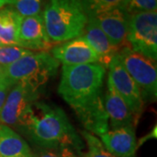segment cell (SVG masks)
<instances>
[{
    "instance_id": "obj_1",
    "label": "cell",
    "mask_w": 157,
    "mask_h": 157,
    "mask_svg": "<svg viewBox=\"0 0 157 157\" xmlns=\"http://www.w3.org/2000/svg\"><path fill=\"white\" fill-rule=\"evenodd\" d=\"M19 129L46 149L69 147L80 152L84 147L64 110L45 101L34 102Z\"/></svg>"
},
{
    "instance_id": "obj_2",
    "label": "cell",
    "mask_w": 157,
    "mask_h": 157,
    "mask_svg": "<svg viewBox=\"0 0 157 157\" xmlns=\"http://www.w3.org/2000/svg\"><path fill=\"white\" fill-rule=\"evenodd\" d=\"M107 69L99 63L63 66L58 92L73 110L102 94Z\"/></svg>"
},
{
    "instance_id": "obj_3",
    "label": "cell",
    "mask_w": 157,
    "mask_h": 157,
    "mask_svg": "<svg viewBox=\"0 0 157 157\" xmlns=\"http://www.w3.org/2000/svg\"><path fill=\"white\" fill-rule=\"evenodd\" d=\"M45 31L53 43L82 36L88 17L79 0H49L42 12Z\"/></svg>"
},
{
    "instance_id": "obj_4",
    "label": "cell",
    "mask_w": 157,
    "mask_h": 157,
    "mask_svg": "<svg viewBox=\"0 0 157 157\" xmlns=\"http://www.w3.org/2000/svg\"><path fill=\"white\" fill-rule=\"evenodd\" d=\"M59 66L48 52H33L4 67L2 74L13 85L23 82L39 90L55 76Z\"/></svg>"
},
{
    "instance_id": "obj_5",
    "label": "cell",
    "mask_w": 157,
    "mask_h": 157,
    "mask_svg": "<svg viewBox=\"0 0 157 157\" xmlns=\"http://www.w3.org/2000/svg\"><path fill=\"white\" fill-rule=\"evenodd\" d=\"M118 57L130 77L139 87L143 101L157 97L156 62L133 51L126 45L120 48Z\"/></svg>"
},
{
    "instance_id": "obj_6",
    "label": "cell",
    "mask_w": 157,
    "mask_h": 157,
    "mask_svg": "<svg viewBox=\"0 0 157 157\" xmlns=\"http://www.w3.org/2000/svg\"><path fill=\"white\" fill-rule=\"evenodd\" d=\"M127 45L133 51L156 62V11H144L130 15Z\"/></svg>"
},
{
    "instance_id": "obj_7",
    "label": "cell",
    "mask_w": 157,
    "mask_h": 157,
    "mask_svg": "<svg viewBox=\"0 0 157 157\" xmlns=\"http://www.w3.org/2000/svg\"><path fill=\"white\" fill-rule=\"evenodd\" d=\"M39 90L18 82L9 92L0 112V123L19 128L34 102L38 101Z\"/></svg>"
},
{
    "instance_id": "obj_8",
    "label": "cell",
    "mask_w": 157,
    "mask_h": 157,
    "mask_svg": "<svg viewBox=\"0 0 157 157\" xmlns=\"http://www.w3.org/2000/svg\"><path fill=\"white\" fill-rule=\"evenodd\" d=\"M107 80L112 84L118 94L122 98L138 121L144 107L140 91L134 79L122 66L118 55L113 59L108 67Z\"/></svg>"
},
{
    "instance_id": "obj_9",
    "label": "cell",
    "mask_w": 157,
    "mask_h": 157,
    "mask_svg": "<svg viewBox=\"0 0 157 157\" xmlns=\"http://www.w3.org/2000/svg\"><path fill=\"white\" fill-rule=\"evenodd\" d=\"M129 17L126 8H117L88 17V21L101 29L113 45L121 48L127 45Z\"/></svg>"
},
{
    "instance_id": "obj_10",
    "label": "cell",
    "mask_w": 157,
    "mask_h": 157,
    "mask_svg": "<svg viewBox=\"0 0 157 157\" xmlns=\"http://www.w3.org/2000/svg\"><path fill=\"white\" fill-rule=\"evenodd\" d=\"M45 31L42 15L24 17L17 36V46L32 52H48L53 47Z\"/></svg>"
},
{
    "instance_id": "obj_11",
    "label": "cell",
    "mask_w": 157,
    "mask_h": 157,
    "mask_svg": "<svg viewBox=\"0 0 157 157\" xmlns=\"http://www.w3.org/2000/svg\"><path fill=\"white\" fill-rule=\"evenodd\" d=\"M52 55L63 66L99 63V58L94 51L82 36L53 46Z\"/></svg>"
},
{
    "instance_id": "obj_12",
    "label": "cell",
    "mask_w": 157,
    "mask_h": 157,
    "mask_svg": "<svg viewBox=\"0 0 157 157\" xmlns=\"http://www.w3.org/2000/svg\"><path fill=\"white\" fill-rule=\"evenodd\" d=\"M99 137L104 147L115 157H135L137 141L135 127L111 129Z\"/></svg>"
},
{
    "instance_id": "obj_13",
    "label": "cell",
    "mask_w": 157,
    "mask_h": 157,
    "mask_svg": "<svg viewBox=\"0 0 157 157\" xmlns=\"http://www.w3.org/2000/svg\"><path fill=\"white\" fill-rule=\"evenodd\" d=\"M74 112L87 132L92 135L100 136L109 130L103 94H99L84 107L74 110Z\"/></svg>"
},
{
    "instance_id": "obj_14",
    "label": "cell",
    "mask_w": 157,
    "mask_h": 157,
    "mask_svg": "<svg viewBox=\"0 0 157 157\" xmlns=\"http://www.w3.org/2000/svg\"><path fill=\"white\" fill-rule=\"evenodd\" d=\"M104 105L108 116V125L111 128L117 129L128 126L135 127L137 121L134 114L108 80L104 94Z\"/></svg>"
},
{
    "instance_id": "obj_15",
    "label": "cell",
    "mask_w": 157,
    "mask_h": 157,
    "mask_svg": "<svg viewBox=\"0 0 157 157\" xmlns=\"http://www.w3.org/2000/svg\"><path fill=\"white\" fill-rule=\"evenodd\" d=\"M82 37L94 51L99 58V64L107 69L113 59L116 56L120 48L114 45L101 29L88 21Z\"/></svg>"
},
{
    "instance_id": "obj_16",
    "label": "cell",
    "mask_w": 157,
    "mask_h": 157,
    "mask_svg": "<svg viewBox=\"0 0 157 157\" xmlns=\"http://www.w3.org/2000/svg\"><path fill=\"white\" fill-rule=\"evenodd\" d=\"M0 157H36V155L21 135L0 123Z\"/></svg>"
},
{
    "instance_id": "obj_17",
    "label": "cell",
    "mask_w": 157,
    "mask_h": 157,
    "mask_svg": "<svg viewBox=\"0 0 157 157\" xmlns=\"http://www.w3.org/2000/svg\"><path fill=\"white\" fill-rule=\"evenodd\" d=\"M23 17L11 6L0 8V40L4 45H17Z\"/></svg>"
},
{
    "instance_id": "obj_18",
    "label": "cell",
    "mask_w": 157,
    "mask_h": 157,
    "mask_svg": "<svg viewBox=\"0 0 157 157\" xmlns=\"http://www.w3.org/2000/svg\"><path fill=\"white\" fill-rule=\"evenodd\" d=\"M87 17L113 9L127 8L129 0H79Z\"/></svg>"
},
{
    "instance_id": "obj_19",
    "label": "cell",
    "mask_w": 157,
    "mask_h": 157,
    "mask_svg": "<svg viewBox=\"0 0 157 157\" xmlns=\"http://www.w3.org/2000/svg\"><path fill=\"white\" fill-rule=\"evenodd\" d=\"M49 0H12L9 5L23 17L41 15Z\"/></svg>"
},
{
    "instance_id": "obj_20",
    "label": "cell",
    "mask_w": 157,
    "mask_h": 157,
    "mask_svg": "<svg viewBox=\"0 0 157 157\" xmlns=\"http://www.w3.org/2000/svg\"><path fill=\"white\" fill-rule=\"evenodd\" d=\"M81 134L87 147L85 157H115L104 147L100 139H98L95 135H92L87 131H83Z\"/></svg>"
},
{
    "instance_id": "obj_21",
    "label": "cell",
    "mask_w": 157,
    "mask_h": 157,
    "mask_svg": "<svg viewBox=\"0 0 157 157\" xmlns=\"http://www.w3.org/2000/svg\"><path fill=\"white\" fill-rule=\"evenodd\" d=\"M33 52L17 45H2L0 46V65L4 67L8 66L23 56L28 55Z\"/></svg>"
},
{
    "instance_id": "obj_22",
    "label": "cell",
    "mask_w": 157,
    "mask_h": 157,
    "mask_svg": "<svg viewBox=\"0 0 157 157\" xmlns=\"http://www.w3.org/2000/svg\"><path fill=\"white\" fill-rule=\"evenodd\" d=\"M126 10L130 15L144 12V11H156V0H129Z\"/></svg>"
},
{
    "instance_id": "obj_23",
    "label": "cell",
    "mask_w": 157,
    "mask_h": 157,
    "mask_svg": "<svg viewBox=\"0 0 157 157\" xmlns=\"http://www.w3.org/2000/svg\"><path fill=\"white\" fill-rule=\"evenodd\" d=\"M3 73V72H2ZM14 86V85L11 83L10 81H8L1 73L0 74V112L2 110V108L4 107V104L6 102L7 95L9 94V92Z\"/></svg>"
},
{
    "instance_id": "obj_24",
    "label": "cell",
    "mask_w": 157,
    "mask_h": 157,
    "mask_svg": "<svg viewBox=\"0 0 157 157\" xmlns=\"http://www.w3.org/2000/svg\"><path fill=\"white\" fill-rule=\"evenodd\" d=\"M36 157H63V156H62L60 154H58V153H56L55 151H53V150L46 149V150H44V151L40 152L38 155H36Z\"/></svg>"
},
{
    "instance_id": "obj_25",
    "label": "cell",
    "mask_w": 157,
    "mask_h": 157,
    "mask_svg": "<svg viewBox=\"0 0 157 157\" xmlns=\"http://www.w3.org/2000/svg\"><path fill=\"white\" fill-rule=\"evenodd\" d=\"M60 155L63 157H80L78 155L72 148L69 147H64L60 149Z\"/></svg>"
},
{
    "instance_id": "obj_26",
    "label": "cell",
    "mask_w": 157,
    "mask_h": 157,
    "mask_svg": "<svg viewBox=\"0 0 157 157\" xmlns=\"http://www.w3.org/2000/svg\"><path fill=\"white\" fill-rule=\"evenodd\" d=\"M12 0H0V8L6 6H9Z\"/></svg>"
},
{
    "instance_id": "obj_27",
    "label": "cell",
    "mask_w": 157,
    "mask_h": 157,
    "mask_svg": "<svg viewBox=\"0 0 157 157\" xmlns=\"http://www.w3.org/2000/svg\"><path fill=\"white\" fill-rule=\"evenodd\" d=\"M3 70H4V66H1V65H0V74L2 73Z\"/></svg>"
},
{
    "instance_id": "obj_28",
    "label": "cell",
    "mask_w": 157,
    "mask_h": 157,
    "mask_svg": "<svg viewBox=\"0 0 157 157\" xmlns=\"http://www.w3.org/2000/svg\"><path fill=\"white\" fill-rule=\"evenodd\" d=\"M2 45H4L2 44V42H1V40H0V46H2Z\"/></svg>"
}]
</instances>
